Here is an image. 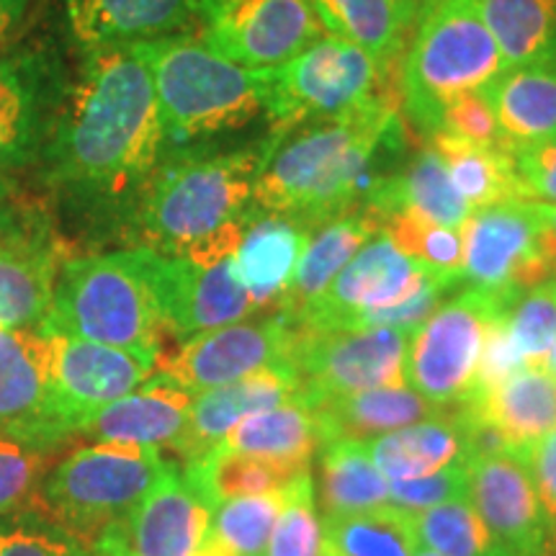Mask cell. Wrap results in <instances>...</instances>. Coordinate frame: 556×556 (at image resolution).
Wrapping results in <instances>:
<instances>
[{
  "label": "cell",
  "mask_w": 556,
  "mask_h": 556,
  "mask_svg": "<svg viewBox=\"0 0 556 556\" xmlns=\"http://www.w3.org/2000/svg\"><path fill=\"white\" fill-rule=\"evenodd\" d=\"M73 556H93V554H90V548H83V546H80L78 552H75Z\"/></svg>",
  "instance_id": "6f0895ef"
},
{
  "label": "cell",
  "mask_w": 556,
  "mask_h": 556,
  "mask_svg": "<svg viewBox=\"0 0 556 556\" xmlns=\"http://www.w3.org/2000/svg\"><path fill=\"white\" fill-rule=\"evenodd\" d=\"M420 548L415 513L392 503L323 518V556H415Z\"/></svg>",
  "instance_id": "8d00e7d4"
},
{
  "label": "cell",
  "mask_w": 556,
  "mask_h": 556,
  "mask_svg": "<svg viewBox=\"0 0 556 556\" xmlns=\"http://www.w3.org/2000/svg\"><path fill=\"white\" fill-rule=\"evenodd\" d=\"M199 39L248 70L294 60L323 37L309 0H199Z\"/></svg>",
  "instance_id": "4fadbf2b"
},
{
  "label": "cell",
  "mask_w": 556,
  "mask_h": 556,
  "mask_svg": "<svg viewBox=\"0 0 556 556\" xmlns=\"http://www.w3.org/2000/svg\"><path fill=\"white\" fill-rule=\"evenodd\" d=\"M507 312L492 317L490 325H486L484 338H482V351H479V358H477L475 384H471V394L467 402L486 397V394L495 392L500 384H505L507 379L516 377L518 371L528 368L523 353H520L516 340H513L510 323H507ZM467 402H464V405H467Z\"/></svg>",
  "instance_id": "7bdbcfd3"
},
{
  "label": "cell",
  "mask_w": 556,
  "mask_h": 556,
  "mask_svg": "<svg viewBox=\"0 0 556 556\" xmlns=\"http://www.w3.org/2000/svg\"><path fill=\"white\" fill-rule=\"evenodd\" d=\"M131 250L155 299L160 323L173 336L189 340L199 332L261 315L258 304L235 276L232 258L199 266L189 258L160 255L148 248Z\"/></svg>",
  "instance_id": "5bb4252c"
},
{
  "label": "cell",
  "mask_w": 556,
  "mask_h": 556,
  "mask_svg": "<svg viewBox=\"0 0 556 556\" xmlns=\"http://www.w3.org/2000/svg\"><path fill=\"white\" fill-rule=\"evenodd\" d=\"M435 135L454 137L458 142L477 144V148H505L503 135H500L495 119V111H492L490 101H486L484 90H471V93L458 96V99L443 111L441 127H438Z\"/></svg>",
  "instance_id": "7dc6e473"
},
{
  "label": "cell",
  "mask_w": 556,
  "mask_h": 556,
  "mask_svg": "<svg viewBox=\"0 0 556 556\" xmlns=\"http://www.w3.org/2000/svg\"><path fill=\"white\" fill-rule=\"evenodd\" d=\"M368 454L389 482L435 475L456 462H471L464 409H451L394 433L366 441Z\"/></svg>",
  "instance_id": "4316f807"
},
{
  "label": "cell",
  "mask_w": 556,
  "mask_h": 556,
  "mask_svg": "<svg viewBox=\"0 0 556 556\" xmlns=\"http://www.w3.org/2000/svg\"><path fill=\"white\" fill-rule=\"evenodd\" d=\"M539 368H541V371H546L548 377L556 381V340H554V345L548 348V353L544 356V361L539 364Z\"/></svg>",
  "instance_id": "f5cc1de1"
},
{
  "label": "cell",
  "mask_w": 556,
  "mask_h": 556,
  "mask_svg": "<svg viewBox=\"0 0 556 556\" xmlns=\"http://www.w3.org/2000/svg\"><path fill=\"white\" fill-rule=\"evenodd\" d=\"M317 500L323 518L353 516L389 505V479L374 464L366 443H325L319 454Z\"/></svg>",
  "instance_id": "d6a6232c"
},
{
  "label": "cell",
  "mask_w": 556,
  "mask_h": 556,
  "mask_svg": "<svg viewBox=\"0 0 556 556\" xmlns=\"http://www.w3.org/2000/svg\"><path fill=\"white\" fill-rule=\"evenodd\" d=\"M270 137L274 144L255 184V208L323 227L356 212L377 157L400 148L402 122L389 93H381L345 114Z\"/></svg>",
  "instance_id": "7a4b0ae2"
},
{
  "label": "cell",
  "mask_w": 556,
  "mask_h": 556,
  "mask_svg": "<svg viewBox=\"0 0 556 556\" xmlns=\"http://www.w3.org/2000/svg\"><path fill=\"white\" fill-rule=\"evenodd\" d=\"M505 70L503 52L475 0H422L413 45L402 62L409 122L430 139L458 96L486 88Z\"/></svg>",
  "instance_id": "8992f818"
},
{
  "label": "cell",
  "mask_w": 556,
  "mask_h": 556,
  "mask_svg": "<svg viewBox=\"0 0 556 556\" xmlns=\"http://www.w3.org/2000/svg\"><path fill=\"white\" fill-rule=\"evenodd\" d=\"M80 544L62 533L39 510L0 520V556H73Z\"/></svg>",
  "instance_id": "f6af8a7d"
},
{
  "label": "cell",
  "mask_w": 556,
  "mask_h": 556,
  "mask_svg": "<svg viewBox=\"0 0 556 556\" xmlns=\"http://www.w3.org/2000/svg\"><path fill=\"white\" fill-rule=\"evenodd\" d=\"M193 394L173 384L165 377H150L142 387L129 392L127 397L111 402L101 409L80 435L93 443L119 441L139 443V446H176L184 433Z\"/></svg>",
  "instance_id": "d4e9b609"
},
{
  "label": "cell",
  "mask_w": 556,
  "mask_h": 556,
  "mask_svg": "<svg viewBox=\"0 0 556 556\" xmlns=\"http://www.w3.org/2000/svg\"><path fill=\"white\" fill-rule=\"evenodd\" d=\"M152 374L155 366L119 348L52 336V420L60 438L80 435L103 407L127 397Z\"/></svg>",
  "instance_id": "e0dca14e"
},
{
  "label": "cell",
  "mask_w": 556,
  "mask_h": 556,
  "mask_svg": "<svg viewBox=\"0 0 556 556\" xmlns=\"http://www.w3.org/2000/svg\"><path fill=\"white\" fill-rule=\"evenodd\" d=\"M287 486L266 495L232 497L219 503L208 518L204 556H263L281 516Z\"/></svg>",
  "instance_id": "74e56055"
},
{
  "label": "cell",
  "mask_w": 556,
  "mask_h": 556,
  "mask_svg": "<svg viewBox=\"0 0 556 556\" xmlns=\"http://www.w3.org/2000/svg\"><path fill=\"white\" fill-rule=\"evenodd\" d=\"M212 507L170 462L122 526L129 556H201Z\"/></svg>",
  "instance_id": "44dd1931"
},
{
  "label": "cell",
  "mask_w": 556,
  "mask_h": 556,
  "mask_svg": "<svg viewBox=\"0 0 556 556\" xmlns=\"http://www.w3.org/2000/svg\"><path fill=\"white\" fill-rule=\"evenodd\" d=\"M409 332L394 328L294 330L289 364L299 381V402H319L377 387H407Z\"/></svg>",
  "instance_id": "7c38bea8"
},
{
  "label": "cell",
  "mask_w": 556,
  "mask_h": 556,
  "mask_svg": "<svg viewBox=\"0 0 556 556\" xmlns=\"http://www.w3.org/2000/svg\"><path fill=\"white\" fill-rule=\"evenodd\" d=\"M294 328L281 315L242 319L225 328L199 332L168 358H160V377L197 394L227 387L250 374L274 366H291Z\"/></svg>",
  "instance_id": "9a60e30c"
},
{
  "label": "cell",
  "mask_w": 556,
  "mask_h": 556,
  "mask_svg": "<svg viewBox=\"0 0 556 556\" xmlns=\"http://www.w3.org/2000/svg\"><path fill=\"white\" fill-rule=\"evenodd\" d=\"M263 114L274 122L276 135L302 124L330 119L361 103L387 93L389 70L356 45L325 31L294 60L258 70Z\"/></svg>",
  "instance_id": "ba28073f"
},
{
  "label": "cell",
  "mask_w": 556,
  "mask_h": 556,
  "mask_svg": "<svg viewBox=\"0 0 556 556\" xmlns=\"http://www.w3.org/2000/svg\"><path fill=\"white\" fill-rule=\"evenodd\" d=\"M469 503L510 556H541L556 541V528L523 458L513 454L471 458Z\"/></svg>",
  "instance_id": "ac0fdd59"
},
{
  "label": "cell",
  "mask_w": 556,
  "mask_h": 556,
  "mask_svg": "<svg viewBox=\"0 0 556 556\" xmlns=\"http://www.w3.org/2000/svg\"><path fill=\"white\" fill-rule=\"evenodd\" d=\"M415 556H438V554L430 552V548H420V552H417Z\"/></svg>",
  "instance_id": "9f6ffc18"
},
{
  "label": "cell",
  "mask_w": 556,
  "mask_h": 556,
  "mask_svg": "<svg viewBox=\"0 0 556 556\" xmlns=\"http://www.w3.org/2000/svg\"><path fill=\"white\" fill-rule=\"evenodd\" d=\"M309 471L312 467H304V464L270 462V458L214 448L204 458L186 464L184 477L214 510L225 500L283 490V486H289L302 475H309Z\"/></svg>",
  "instance_id": "836d02e7"
},
{
  "label": "cell",
  "mask_w": 556,
  "mask_h": 556,
  "mask_svg": "<svg viewBox=\"0 0 556 556\" xmlns=\"http://www.w3.org/2000/svg\"><path fill=\"white\" fill-rule=\"evenodd\" d=\"M319 446H323V438H319L315 413L302 402H287V405L242 417L217 448L312 467V456Z\"/></svg>",
  "instance_id": "1f68e13d"
},
{
  "label": "cell",
  "mask_w": 556,
  "mask_h": 556,
  "mask_svg": "<svg viewBox=\"0 0 556 556\" xmlns=\"http://www.w3.org/2000/svg\"><path fill=\"white\" fill-rule=\"evenodd\" d=\"M155 83L165 148L240 131L263 114L258 70L222 58L191 34L135 47Z\"/></svg>",
  "instance_id": "277c9868"
},
{
  "label": "cell",
  "mask_w": 556,
  "mask_h": 556,
  "mask_svg": "<svg viewBox=\"0 0 556 556\" xmlns=\"http://www.w3.org/2000/svg\"><path fill=\"white\" fill-rule=\"evenodd\" d=\"M374 235H379V225L364 212L345 214V217L332 219L328 225L319 227L315 238H309L307 248H304V255L299 261L294 276H291L278 315L291 323L299 312L323 296L340 270L348 266V261Z\"/></svg>",
  "instance_id": "4dcf8cb0"
},
{
  "label": "cell",
  "mask_w": 556,
  "mask_h": 556,
  "mask_svg": "<svg viewBox=\"0 0 556 556\" xmlns=\"http://www.w3.org/2000/svg\"><path fill=\"white\" fill-rule=\"evenodd\" d=\"M505 438L510 454L523 458L541 438L556 430V381L541 368L528 366L482 400L464 405Z\"/></svg>",
  "instance_id": "83f0119b"
},
{
  "label": "cell",
  "mask_w": 556,
  "mask_h": 556,
  "mask_svg": "<svg viewBox=\"0 0 556 556\" xmlns=\"http://www.w3.org/2000/svg\"><path fill=\"white\" fill-rule=\"evenodd\" d=\"M358 212L368 214L377 225L394 214H413L430 225L451 229H462L471 217L469 204L451 184L446 160L430 144L402 170L374 178L361 197Z\"/></svg>",
  "instance_id": "603a6c76"
},
{
  "label": "cell",
  "mask_w": 556,
  "mask_h": 556,
  "mask_svg": "<svg viewBox=\"0 0 556 556\" xmlns=\"http://www.w3.org/2000/svg\"><path fill=\"white\" fill-rule=\"evenodd\" d=\"M554 278H556V276H554Z\"/></svg>",
  "instance_id": "680465c9"
},
{
  "label": "cell",
  "mask_w": 556,
  "mask_h": 556,
  "mask_svg": "<svg viewBox=\"0 0 556 556\" xmlns=\"http://www.w3.org/2000/svg\"><path fill=\"white\" fill-rule=\"evenodd\" d=\"M541 556H556V541H554V544H552V546H548V548H546V552H544V554H541Z\"/></svg>",
  "instance_id": "11a10c76"
},
{
  "label": "cell",
  "mask_w": 556,
  "mask_h": 556,
  "mask_svg": "<svg viewBox=\"0 0 556 556\" xmlns=\"http://www.w3.org/2000/svg\"><path fill=\"white\" fill-rule=\"evenodd\" d=\"M263 556H323V518L315 505L312 471L287 486L281 516Z\"/></svg>",
  "instance_id": "60d3db41"
},
{
  "label": "cell",
  "mask_w": 556,
  "mask_h": 556,
  "mask_svg": "<svg viewBox=\"0 0 556 556\" xmlns=\"http://www.w3.org/2000/svg\"><path fill=\"white\" fill-rule=\"evenodd\" d=\"M319 438L332 441H374L443 413V407L417 394L413 387H377L366 392L332 397L312 407Z\"/></svg>",
  "instance_id": "484cf974"
},
{
  "label": "cell",
  "mask_w": 556,
  "mask_h": 556,
  "mask_svg": "<svg viewBox=\"0 0 556 556\" xmlns=\"http://www.w3.org/2000/svg\"><path fill=\"white\" fill-rule=\"evenodd\" d=\"M34 0H0V52L21 39Z\"/></svg>",
  "instance_id": "f907efd6"
},
{
  "label": "cell",
  "mask_w": 556,
  "mask_h": 556,
  "mask_svg": "<svg viewBox=\"0 0 556 556\" xmlns=\"http://www.w3.org/2000/svg\"><path fill=\"white\" fill-rule=\"evenodd\" d=\"M469 464L471 462H456L435 475L389 482V503L405 507L409 513H420L451 503V500L469 497Z\"/></svg>",
  "instance_id": "bcb514c9"
},
{
  "label": "cell",
  "mask_w": 556,
  "mask_h": 556,
  "mask_svg": "<svg viewBox=\"0 0 556 556\" xmlns=\"http://www.w3.org/2000/svg\"><path fill=\"white\" fill-rule=\"evenodd\" d=\"M122 526L111 528V531L103 533V536L96 541L93 546H90V554L93 556H129L127 546H124V539H122Z\"/></svg>",
  "instance_id": "816d5d0a"
},
{
  "label": "cell",
  "mask_w": 556,
  "mask_h": 556,
  "mask_svg": "<svg viewBox=\"0 0 556 556\" xmlns=\"http://www.w3.org/2000/svg\"><path fill=\"white\" fill-rule=\"evenodd\" d=\"M482 90L507 150L556 137V62L507 67Z\"/></svg>",
  "instance_id": "f1b7e54d"
},
{
  "label": "cell",
  "mask_w": 556,
  "mask_h": 556,
  "mask_svg": "<svg viewBox=\"0 0 556 556\" xmlns=\"http://www.w3.org/2000/svg\"><path fill=\"white\" fill-rule=\"evenodd\" d=\"M394 248L430 270L458 278L464 283V235L462 229L430 225L413 214H394L379 225Z\"/></svg>",
  "instance_id": "ab89813d"
},
{
  "label": "cell",
  "mask_w": 556,
  "mask_h": 556,
  "mask_svg": "<svg viewBox=\"0 0 556 556\" xmlns=\"http://www.w3.org/2000/svg\"><path fill=\"white\" fill-rule=\"evenodd\" d=\"M287 402H299V381L291 366L263 368L227 387L208 389L193 397L189 422L173 448L186 464L197 462L217 448L242 417Z\"/></svg>",
  "instance_id": "7402d4cb"
},
{
  "label": "cell",
  "mask_w": 556,
  "mask_h": 556,
  "mask_svg": "<svg viewBox=\"0 0 556 556\" xmlns=\"http://www.w3.org/2000/svg\"><path fill=\"white\" fill-rule=\"evenodd\" d=\"M47 451L34 448L0 430V520L18 513L37 490Z\"/></svg>",
  "instance_id": "ee69618b"
},
{
  "label": "cell",
  "mask_w": 556,
  "mask_h": 556,
  "mask_svg": "<svg viewBox=\"0 0 556 556\" xmlns=\"http://www.w3.org/2000/svg\"><path fill=\"white\" fill-rule=\"evenodd\" d=\"M70 80L73 62L58 34H26L0 52V178H16L39 163Z\"/></svg>",
  "instance_id": "9c48e42d"
},
{
  "label": "cell",
  "mask_w": 556,
  "mask_h": 556,
  "mask_svg": "<svg viewBox=\"0 0 556 556\" xmlns=\"http://www.w3.org/2000/svg\"><path fill=\"white\" fill-rule=\"evenodd\" d=\"M528 469H531L541 505H544L548 520L556 528V430L541 438L536 446L531 448Z\"/></svg>",
  "instance_id": "681fc988"
},
{
  "label": "cell",
  "mask_w": 556,
  "mask_h": 556,
  "mask_svg": "<svg viewBox=\"0 0 556 556\" xmlns=\"http://www.w3.org/2000/svg\"><path fill=\"white\" fill-rule=\"evenodd\" d=\"M274 137L240 148L191 142L165 148L131 201L122 229L137 248L186 255L253 212L255 184Z\"/></svg>",
  "instance_id": "3957f363"
},
{
  "label": "cell",
  "mask_w": 556,
  "mask_h": 556,
  "mask_svg": "<svg viewBox=\"0 0 556 556\" xmlns=\"http://www.w3.org/2000/svg\"><path fill=\"white\" fill-rule=\"evenodd\" d=\"M0 430L34 448L62 441L52 420V336L0 328Z\"/></svg>",
  "instance_id": "d6986e66"
},
{
  "label": "cell",
  "mask_w": 556,
  "mask_h": 556,
  "mask_svg": "<svg viewBox=\"0 0 556 556\" xmlns=\"http://www.w3.org/2000/svg\"><path fill=\"white\" fill-rule=\"evenodd\" d=\"M430 148H435L438 155L446 160L451 184L471 212L500 201L528 199L510 150L477 148L446 135L430 137Z\"/></svg>",
  "instance_id": "d590c367"
},
{
  "label": "cell",
  "mask_w": 556,
  "mask_h": 556,
  "mask_svg": "<svg viewBox=\"0 0 556 556\" xmlns=\"http://www.w3.org/2000/svg\"><path fill=\"white\" fill-rule=\"evenodd\" d=\"M309 242V227L255 208L232 255L235 276L258 304L261 315H278L291 276Z\"/></svg>",
  "instance_id": "cb8c5ba5"
},
{
  "label": "cell",
  "mask_w": 556,
  "mask_h": 556,
  "mask_svg": "<svg viewBox=\"0 0 556 556\" xmlns=\"http://www.w3.org/2000/svg\"><path fill=\"white\" fill-rule=\"evenodd\" d=\"M505 67L556 62V0H475Z\"/></svg>",
  "instance_id": "e575fe53"
},
{
  "label": "cell",
  "mask_w": 556,
  "mask_h": 556,
  "mask_svg": "<svg viewBox=\"0 0 556 556\" xmlns=\"http://www.w3.org/2000/svg\"><path fill=\"white\" fill-rule=\"evenodd\" d=\"M170 462L155 446L101 441L78 448L37 486V510L75 544L90 548L111 528L127 523L135 507Z\"/></svg>",
  "instance_id": "52a82bcc"
},
{
  "label": "cell",
  "mask_w": 556,
  "mask_h": 556,
  "mask_svg": "<svg viewBox=\"0 0 556 556\" xmlns=\"http://www.w3.org/2000/svg\"><path fill=\"white\" fill-rule=\"evenodd\" d=\"M199 0H65V29L75 52L137 47L189 34Z\"/></svg>",
  "instance_id": "ffe728a7"
},
{
  "label": "cell",
  "mask_w": 556,
  "mask_h": 556,
  "mask_svg": "<svg viewBox=\"0 0 556 556\" xmlns=\"http://www.w3.org/2000/svg\"><path fill=\"white\" fill-rule=\"evenodd\" d=\"M510 152L526 197L556 206V137Z\"/></svg>",
  "instance_id": "c3c4849f"
},
{
  "label": "cell",
  "mask_w": 556,
  "mask_h": 556,
  "mask_svg": "<svg viewBox=\"0 0 556 556\" xmlns=\"http://www.w3.org/2000/svg\"><path fill=\"white\" fill-rule=\"evenodd\" d=\"M417 536L438 556H510L479 518L469 497L415 513Z\"/></svg>",
  "instance_id": "f35d334b"
},
{
  "label": "cell",
  "mask_w": 556,
  "mask_h": 556,
  "mask_svg": "<svg viewBox=\"0 0 556 556\" xmlns=\"http://www.w3.org/2000/svg\"><path fill=\"white\" fill-rule=\"evenodd\" d=\"M507 323L526 364L539 368L556 340V278L526 289L507 312Z\"/></svg>",
  "instance_id": "b9f144b4"
},
{
  "label": "cell",
  "mask_w": 556,
  "mask_h": 556,
  "mask_svg": "<svg viewBox=\"0 0 556 556\" xmlns=\"http://www.w3.org/2000/svg\"><path fill=\"white\" fill-rule=\"evenodd\" d=\"M323 29L392 70L413 31L415 0H309Z\"/></svg>",
  "instance_id": "f546056e"
},
{
  "label": "cell",
  "mask_w": 556,
  "mask_h": 556,
  "mask_svg": "<svg viewBox=\"0 0 556 556\" xmlns=\"http://www.w3.org/2000/svg\"><path fill=\"white\" fill-rule=\"evenodd\" d=\"M165 152L155 83L135 47L78 52L34 180L58 204L124 225Z\"/></svg>",
  "instance_id": "6da1fadb"
},
{
  "label": "cell",
  "mask_w": 556,
  "mask_h": 556,
  "mask_svg": "<svg viewBox=\"0 0 556 556\" xmlns=\"http://www.w3.org/2000/svg\"><path fill=\"white\" fill-rule=\"evenodd\" d=\"M546 214H548V232H552V242L556 248V206L546 204ZM554 276H556V266H554Z\"/></svg>",
  "instance_id": "db71d44e"
},
{
  "label": "cell",
  "mask_w": 556,
  "mask_h": 556,
  "mask_svg": "<svg viewBox=\"0 0 556 556\" xmlns=\"http://www.w3.org/2000/svg\"><path fill=\"white\" fill-rule=\"evenodd\" d=\"M516 299L467 289L443 302L426 323L409 332L407 387L438 407L464 405L475 384L486 325L510 309Z\"/></svg>",
  "instance_id": "8fae6325"
},
{
  "label": "cell",
  "mask_w": 556,
  "mask_h": 556,
  "mask_svg": "<svg viewBox=\"0 0 556 556\" xmlns=\"http://www.w3.org/2000/svg\"><path fill=\"white\" fill-rule=\"evenodd\" d=\"M464 235V283L500 296H520L554 278L556 248L546 204L533 199L500 201L471 212Z\"/></svg>",
  "instance_id": "30bf717a"
},
{
  "label": "cell",
  "mask_w": 556,
  "mask_h": 556,
  "mask_svg": "<svg viewBox=\"0 0 556 556\" xmlns=\"http://www.w3.org/2000/svg\"><path fill=\"white\" fill-rule=\"evenodd\" d=\"M41 330L119 348L157 366L165 328L135 250H122L62 263Z\"/></svg>",
  "instance_id": "5b68a950"
},
{
  "label": "cell",
  "mask_w": 556,
  "mask_h": 556,
  "mask_svg": "<svg viewBox=\"0 0 556 556\" xmlns=\"http://www.w3.org/2000/svg\"><path fill=\"white\" fill-rule=\"evenodd\" d=\"M430 274L438 270L409 258L384 232H379L348 261L330 289L289 325L294 330L351 328L358 317L405 304L422 289Z\"/></svg>",
  "instance_id": "2e32d148"
}]
</instances>
